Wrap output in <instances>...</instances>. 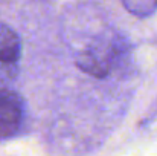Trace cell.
Instances as JSON below:
<instances>
[{
  "label": "cell",
  "mask_w": 157,
  "mask_h": 156,
  "mask_svg": "<svg viewBox=\"0 0 157 156\" xmlns=\"http://www.w3.org/2000/svg\"><path fill=\"white\" fill-rule=\"evenodd\" d=\"M128 43L117 34H102L76 55V66L86 74L104 78L127 60Z\"/></svg>",
  "instance_id": "obj_1"
},
{
  "label": "cell",
  "mask_w": 157,
  "mask_h": 156,
  "mask_svg": "<svg viewBox=\"0 0 157 156\" xmlns=\"http://www.w3.org/2000/svg\"><path fill=\"white\" fill-rule=\"evenodd\" d=\"M122 5L136 17H148L157 9V0H122Z\"/></svg>",
  "instance_id": "obj_4"
},
{
  "label": "cell",
  "mask_w": 157,
  "mask_h": 156,
  "mask_svg": "<svg viewBox=\"0 0 157 156\" xmlns=\"http://www.w3.org/2000/svg\"><path fill=\"white\" fill-rule=\"evenodd\" d=\"M20 57L21 42L18 34L8 25L0 23V87L17 77Z\"/></svg>",
  "instance_id": "obj_2"
},
{
  "label": "cell",
  "mask_w": 157,
  "mask_h": 156,
  "mask_svg": "<svg viewBox=\"0 0 157 156\" xmlns=\"http://www.w3.org/2000/svg\"><path fill=\"white\" fill-rule=\"evenodd\" d=\"M23 119V98L8 87H0V139L15 135L20 130Z\"/></svg>",
  "instance_id": "obj_3"
}]
</instances>
